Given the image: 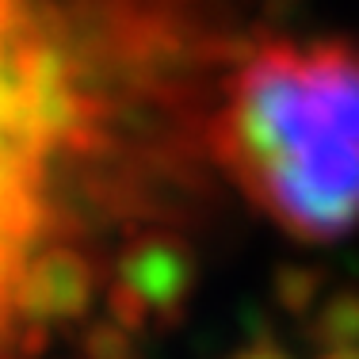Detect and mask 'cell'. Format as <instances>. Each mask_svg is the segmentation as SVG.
I'll use <instances>...</instances> for the list:
<instances>
[{
    "mask_svg": "<svg viewBox=\"0 0 359 359\" xmlns=\"http://www.w3.org/2000/svg\"><path fill=\"white\" fill-rule=\"evenodd\" d=\"M207 145L294 241L348 237L359 229V46L329 35L252 42L222 76Z\"/></svg>",
    "mask_w": 359,
    "mask_h": 359,
    "instance_id": "obj_1",
    "label": "cell"
},
{
    "mask_svg": "<svg viewBox=\"0 0 359 359\" xmlns=\"http://www.w3.org/2000/svg\"><path fill=\"white\" fill-rule=\"evenodd\" d=\"M96 104L46 0H0V348L15 340V287L65 237V172L100 145Z\"/></svg>",
    "mask_w": 359,
    "mask_h": 359,
    "instance_id": "obj_2",
    "label": "cell"
},
{
    "mask_svg": "<svg viewBox=\"0 0 359 359\" xmlns=\"http://www.w3.org/2000/svg\"><path fill=\"white\" fill-rule=\"evenodd\" d=\"M195 290V256L172 233H142L115 256L107 306L123 329L176 325Z\"/></svg>",
    "mask_w": 359,
    "mask_h": 359,
    "instance_id": "obj_3",
    "label": "cell"
},
{
    "mask_svg": "<svg viewBox=\"0 0 359 359\" xmlns=\"http://www.w3.org/2000/svg\"><path fill=\"white\" fill-rule=\"evenodd\" d=\"M100 287V264L73 233L54 237L31 256L15 287V348L39 352L54 329L81 321Z\"/></svg>",
    "mask_w": 359,
    "mask_h": 359,
    "instance_id": "obj_4",
    "label": "cell"
},
{
    "mask_svg": "<svg viewBox=\"0 0 359 359\" xmlns=\"http://www.w3.org/2000/svg\"><path fill=\"white\" fill-rule=\"evenodd\" d=\"M318 340L325 348L359 344V294H340L318 310Z\"/></svg>",
    "mask_w": 359,
    "mask_h": 359,
    "instance_id": "obj_5",
    "label": "cell"
},
{
    "mask_svg": "<svg viewBox=\"0 0 359 359\" xmlns=\"http://www.w3.org/2000/svg\"><path fill=\"white\" fill-rule=\"evenodd\" d=\"M84 359H134V337L123 325H96L84 340Z\"/></svg>",
    "mask_w": 359,
    "mask_h": 359,
    "instance_id": "obj_6",
    "label": "cell"
},
{
    "mask_svg": "<svg viewBox=\"0 0 359 359\" xmlns=\"http://www.w3.org/2000/svg\"><path fill=\"white\" fill-rule=\"evenodd\" d=\"M229 359H290V355L276 344V340H256V344L241 348V352H233Z\"/></svg>",
    "mask_w": 359,
    "mask_h": 359,
    "instance_id": "obj_7",
    "label": "cell"
},
{
    "mask_svg": "<svg viewBox=\"0 0 359 359\" xmlns=\"http://www.w3.org/2000/svg\"><path fill=\"white\" fill-rule=\"evenodd\" d=\"M321 359H359V344H337V348H325Z\"/></svg>",
    "mask_w": 359,
    "mask_h": 359,
    "instance_id": "obj_8",
    "label": "cell"
}]
</instances>
